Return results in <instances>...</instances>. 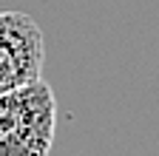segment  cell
<instances>
[{"mask_svg":"<svg viewBox=\"0 0 159 156\" xmlns=\"http://www.w3.org/2000/svg\"><path fill=\"white\" fill-rule=\"evenodd\" d=\"M57 131V100L34 80L0 94V156H48Z\"/></svg>","mask_w":159,"mask_h":156,"instance_id":"obj_1","label":"cell"},{"mask_svg":"<svg viewBox=\"0 0 159 156\" xmlns=\"http://www.w3.org/2000/svg\"><path fill=\"white\" fill-rule=\"evenodd\" d=\"M46 60L43 31L23 11H0V94L40 80Z\"/></svg>","mask_w":159,"mask_h":156,"instance_id":"obj_2","label":"cell"}]
</instances>
